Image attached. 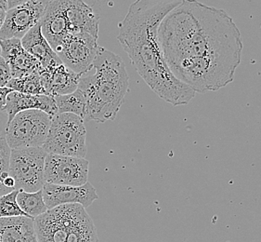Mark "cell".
Wrapping results in <instances>:
<instances>
[{"label": "cell", "instance_id": "cell-13", "mask_svg": "<svg viewBox=\"0 0 261 242\" xmlns=\"http://www.w3.org/2000/svg\"><path fill=\"white\" fill-rule=\"evenodd\" d=\"M0 47L1 56L9 64L12 79L28 75L39 74L43 68L37 59L23 49L21 39L11 38L0 40Z\"/></svg>", "mask_w": 261, "mask_h": 242}, {"label": "cell", "instance_id": "cell-23", "mask_svg": "<svg viewBox=\"0 0 261 242\" xmlns=\"http://www.w3.org/2000/svg\"><path fill=\"white\" fill-rule=\"evenodd\" d=\"M11 152V149L5 138H0V197L11 192L3 184L4 180L10 175Z\"/></svg>", "mask_w": 261, "mask_h": 242}, {"label": "cell", "instance_id": "cell-27", "mask_svg": "<svg viewBox=\"0 0 261 242\" xmlns=\"http://www.w3.org/2000/svg\"><path fill=\"white\" fill-rule=\"evenodd\" d=\"M7 3H8V8L9 10L12 9V8H15L17 6L22 5L27 2H29L31 0H6Z\"/></svg>", "mask_w": 261, "mask_h": 242}, {"label": "cell", "instance_id": "cell-28", "mask_svg": "<svg viewBox=\"0 0 261 242\" xmlns=\"http://www.w3.org/2000/svg\"><path fill=\"white\" fill-rule=\"evenodd\" d=\"M6 13H7V11H0V30H1V28H2L3 25H4V21H5L6 19Z\"/></svg>", "mask_w": 261, "mask_h": 242}, {"label": "cell", "instance_id": "cell-12", "mask_svg": "<svg viewBox=\"0 0 261 242\" xmlns=\"http://www.w3.org/2000/svg\"><path fill=\"white\" fill-rule=\"evenodd\" d=\"M69 34L88 33L98 38L99 17L83 0H60Z\"/></svg>", "mask_w": 261, "mask_h": 242}, {"label": "cell", "instance_id": "cell-8", "mask_svg": "<svg viewBox=\"0 0 261 242\" xmlns=\"http://www.w3.org/2000/svg\"><path fill=\"white\" fill-rule=\"evenodd\" d=\"M98 38L88 33L71 34L55 50L62 63L75 74L85 76L93 69L98 53Z\"/></svg>", "mask_w": 261, "mask_h": 242}, {"label": "cell", "instance_id": "cell-9", "mask_svg": "<svg viewBox=\"0 0 261 242\" xmlns=\"http://www.w3.org/2000/svg\"><path fill=\"white\" fill-rule=\"evenodd\" d=\"M89 160L47 154L45 160V183L80 186L89 182Z\"/></svg>", "mask_w": 261, "mask_h": 242}, {"label": "cell", "instance_id": "cell-21", "mask_svg": "<svg viewBox=\"0 0 261 242\" xmlns=\"http://www.w3.org/2000/svg\"><path fill=\"white\" fill-rule=\"evenodd\" d=\"M7 88L24 94L47 95L43 88L39 74H31L21 78L11 79Z\"/></svg>", "mask_w": 261, "mask_h": 242}, {"label": "cell", "instance_id": "cell-16", "mask_svg": "<svg viewBox=\"0 0 261 242\" xmlns=\"http://www.w3.org/2000/svg\"><path fill=\"white\" fill-rule=\"evenodd\" d=\"M43 36L51 46L57 49L69 34L68 27L60 0H49L40 21Z\"/></svg>", "mask_w": 261, "mask_h": 242}, {"label": "cell", "instance_id": "cell-14", "mask_svg": "<svg viewBox=\"0 0 261 242\" xmlns=\"http://www.w3.org/2000/svg\"><path fill=\"white\" fill-rule=\"evenodd\" d=\"M42 86L47 95L70 94L79 89L81 76L75 74L63 63L43 67L39 72Z\"/></svg>", "mask_w": 261, "mask_h": 242}, {"label": "cell", "instance_id": "cell-11", "mask_svg": "<svg viewBox=\"0 0 261 242\" xmlns=\"http://www.w3.org/2000/svg\"><path fill=\"white\" fill-rule=\"evenodd\" d=\"M42 190L44 201L48 210L66 204H80L88 209L95 200L99 199L97 191L89 182L80 186L45 183Z\"/></svg>", "mask_w": 261, "mask_h": 242}, {"label": "cell", "instance_id": "cell-2", "mask_svg": "<svg viewBox=\"0 0 261 242\" xmlns=\"http://www.w3.org/2000/svg\"><path fill=\"white\" fill-rule=\"evenodd\" d=\"M183 0H136L119 23L117 39L138 74L159 98L173 106L188 105L195 91L169 70L158 40L164 18Z\"/></svg>", "mask_w": 261, "mask_h": 242}, {"label": "cell", "instance_id": "cell-29", "mask_svg": "<svg viewBox=\"0 0 261 242\" xmlns=\"http://www.w3.org/2000/svg\"><path fill=\"white\" fill-rule=\"evenodd\" d=\"M9 10L8 3L6 0H0V11H7Z\"/></svg>", "mask_w": 261, "mask_h": 242}, {"label": "cell", "instance_id": "cell-4", "mask_svg": "<svg viewBox=\"0 0 261 242\" xmlns=\"http://www.w3.org/2000/svg\"><path fill=\"white\" fill-rule=\"evenodd\" d=\"M34 224L38 242H99L94 223L80 204L47 210Z\"/></svg>", "mask_w": 261, "mask_h": 242}, {"label": "cell", "instance_id": "cell-22", "mask_svg": "<svg viewBox=\"0 0 261 242\" xmlns=\"http://www.w3.org/2000/svg\"><path fill=\"white\" fill-rule=\"evenodd\" d=\"M19 190H13L0 197V218H11L28 216L21 211L17 202V195Z\"/></svg>", "mask_w": 261, "mask_h": 242}, {"label": "cell", "instance_id": "cell-15", "mask_svg": "<svg viewBox=\"0 0 261 242\" xmlns=\"http://www.w3.org/2000/svg\"><path fill=\"white\" fill-rule=\"evenodd\" d=\"M4 110L8 115L9 122L22 111L41 110L51 117L58 114L54 96L24 94L18 91H12L8 95Z\"/></svg>", "mask_w": 261, "mask_h": 242}, {"label": "cell", "instance_id": "cell-1", "mask_svg": "<svg viewBox=\"0 0 261 242\" xmlns=\"http://www.w3.org/2000/svg\"><path fill=\"white\" fill-rule=\"evenodd\" d=\"M169 70L195 93L217 91L234 79L244 43L233 19L220 9L183 0L158 28Z\"/></svg>", "mask_w": 261, "mask_h": 242}, {"label": "cell", "instance_id": "cell-17", "mask_svg": "<svg viewBox=\"0 0 261 242\" xmlns=\"http://www.w3.org/2000/svg\"><path fill=\"white\" fill-rule=\"evenodd\" d=\"M21 42L23 49L37 59L42 67L63 63L43 36L40 22L27 32V35L21 38Z\"/></svg>", "mask_w": 261, "mask_h": 242}, {"label": "cell", "instance_id": "cell-18", "mask_svg": "<svg viewBox=\"0 0 261 242\" xmlns=\"http://www.w3.org/2000/svg\"><path fill=\"white\" fill-rule=\"evenodd\" d=\"M34 220L27 216L0 218V242H38Z\"/></svg>", "mask_w": 261, "mask_h": 242}, {"label": "cell", "instance_id": "cell-3", "mask_svg": "<svg viewBox=\"0 0 261 242\" xmlns=\"http://www.w3.org/2000/svg\"><path fill=\"white\" fill-rule=\"evenodd\" d=\"M93 68L94 74L82 76L79 81V90L87 101L84 121L115 120L129 88L124 61L115 53L99 47Z\"/></svg>", "mask_w": 261, "mask_h": 242}, {"label": "cell", "instance_id": "cell-20", "mask_svg": "<svg viewBox=\"0 0 261 242\" xmlns=\"http://www.w3.org/2000/svg\"><path fill=\"white\" fill-rule=\"evenodd\" d=\"M17 202L21 211L32 219H36L48 210L44 201L42 189L37 192H27L23 190H19L17 195Z\"/></svg>", "mask_w": 261, "mask_h": 242}, {"label": "cell", "instance_id": "cell-5", "mask_svg": "<svg viewBox=\"0 0 261 242\" xmlns=\"http://www.w3.org/2000/svg\"><path fill=\"white\" fill-rule=\"evenodd\" d=\"M43 149L50 155L85 158L88 152L85 121L73 114L53 116Z\"/></svg>", "mask_w": 261, "mask_h": 242}, {"label": "cell", "instance_id": "cell-25", "mask_svg": "<svg viewBox=\"0 0 261 242\" xmlns=\"http://www.w3.org/2000/svg\"><path fill=\"white\" fill-rule=\"evenodd\" d=\"M9 118L5 110L0 109V138H5Z\"/></svg>", "mask_w": 261, "mask_h": 242}, {"label": "cell", "instance_id": "cell-24", "mask_svg": "<svg viewBox=\"0 0 261 242\" xmlns=\"http://www.w3.org/2000/svg\"><path fill=\"white\" fill-rule=\"evenodd\" d=\"M12 79L11 68L5 59L0 55V88H5Z\"/></svg>", "mask_w": 261, "mask_h": 242}, {"label": "cell", "instance_id": "cell-26", "mask_svg": "<svg viewBox=\"0 0 261 242\" xmlns=\"http://www.w3.org/2000/svg\"><path fill=\"white\" fill-rule=\"evenodd\" d=\"M12 91L13 90L7 88V87H5V88H0V109L4 110L6 102H7V97Z\"/></svg>", "mask_w": 261, "mask_h": 242}, {"label": "cell", "instance_id": "cell-19", "mask_svg": "<svg viewBox=\"0 0 261 242\" xmlns=\"http://www.w3.org/2000/svg\"><path fill=\"white\" fill-rule=\"evenodd\" d=\"M58 114L69 113L85 119L87 114V101L81 90H77L70 94L54 96Z\"/></svg>", "mask_w": 261, "mask_h": 242}, {"label": "cell", "instance_id": "cell-7", "mask_svg": "<svg viewBox=\"0 0 261 242\" xmlns=\"http://www.w3.org/2000/svg\"><path fill=\"white\" fill-rule=\"evenodd\" d=\"M47 156L43 148L11 149L10 175L15 181L16 190L37 192L43 188Z\"/></svg>", "mask_w": 261, "mask_h": 242}, {"label": "cell", "instance_id": "cell-6", "mask_svg": "<svg viewBox=\"0 0 261 242\" xmlns=\"http://www.w3.org/2000/svg\"><path fill=\"white\" fill-rule=\"evenodd\" d=\"M51 121L53 117L41 110L20 112L8 124L6 141L11 149L42 148Z\"/></svg>", "mask_w": 261, "mask_h": 242}, {"label": "cell", "instance_id": "cell-10", "mask_svg": "<svg viewBox=\"0 0 261 242\" xmlns=\"http://www.w3.org/2000/svg\"><path fill=\"white\" fill-rule=\"evenodd\" d=\"M49 0H31L7 11L4 25L0 30V40L21 39L41 21Z\"/></svg>", "mask_w": 261, "mask_h": 242}, {"label": "cell", "instance_id": "cell-30", "mask_svg": "<svg viewBox=\"0 0 261 242\" xmlns=\"http://www.w3.org/2000/svg\"><path fill=\"white\" fill-rule=\"evenodd\" d=\"M0 55H1V47H0Z\"/></svg>", "mask_w": 261, "mask_h": 242}]
</instances>
